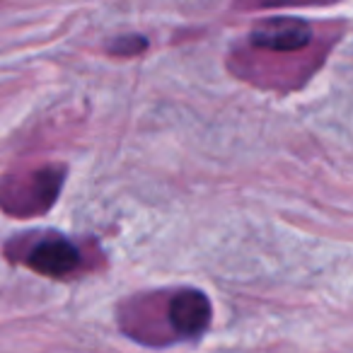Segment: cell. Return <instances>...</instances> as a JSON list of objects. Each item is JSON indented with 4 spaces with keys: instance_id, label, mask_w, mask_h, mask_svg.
<instances>
[{
    "instance_id": "6da1fadb",
    "label": "cell",
    "mask_w": 353,
    "mask_h": 353,
    "mask_svg": "<svg viewBox=\"0 0 353 353\" xmlns=\"http://www.w3.org/2000/svg\"><path fill=\"white\" fill-rule=\"evenodd\" d=\"M65 179V167L44 165L0 179V208L15 218L46 213L56 203Z\"/></svg>"
},
{
    "instance_id": "7a4b0ae2",
    "label": "cell",
    "mask_w": 353,
    "mask_h": 353,
    "mask_svg": "<svg viewBox=\"0 0 353 353\" xmlns=\"http://www.w3.org/2000/svg\"><path fill=\"white\" fill-rule=\"evenodd\" d=\"M165 312L172 341H182V339H196L206 332L213 307L206 293L196 288H179L167 295Z\"/></svg>"
},
{
    "instance_id": "3957f363",
    "label": "cell",
    "mask_w": 353,
    "mask_h": 353,
    "mask_svg": "<svg viewBox=\"0 0 353 353\" xmlns=\"http://www.w3.org/2000/svg\"><path fill=\"white\" fill-rule=\"evenodd\" d=\"M22 264L49 279H68L80 266V250L61 235H41L22 250Z\"/></svg>"
},
{
    "instance_id": "277c9868",
    "label": "cell",
    "mask_w": 353,
    "mask_h": 353,
    "mask_svg": "<svg viewBox=\"0 0 353 353\" xmlns=\"http://www.w3.org/2000/svg\"><path fill=\"white\" fill-rule=\"evenodd\" d=\"M312 41V27L298 17H271L252 27L250 44L259 51L271 54H295Z\"/></svg>"
},
{
    "instance_id": "5b68a950",
    "label": "cell",
    "mask_w": 353,
    "mask_h": 353,
    "mask_svg": "<svg viewBox=\"0 0 353 353\" xmlns=\"http://www.w3.org/2000/svg\"><path fill=\"white\" fill-rule=\"evenodd\" d=\"M145 49H148V39L145 37H138V34L117 37V39H112V44L107 46V51L114 56H136Z\"/></svg>"
}]
</instances>
